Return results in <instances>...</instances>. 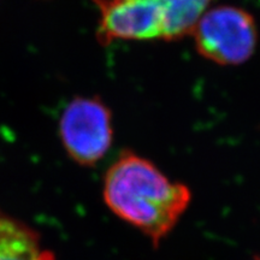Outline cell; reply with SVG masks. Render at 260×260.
<instances>
[{"label":"cell","mask_w":260,"mask_h":260,"mask_svg":"<svg viewBox=\"0 0 260 260\" xmlns=\"http://www.w3.org/2000/svg\"><path fill=\"white\" fill-rule=\"evenodd\" d=\"M105 204L157 247L176 226L189 206L191 193L171 182L148 159L125 151L109 168L104 180Z\"/></svg>","instance_id":"obj_1"},{"label":"cell","mask_w":260,"mask_h":260,"mask_svg":"<svg viewBox=\"0 0 260 260\" xmlns=\"http://www.w3.org/2000/svg\"><path fill=\"white\" fill-rule=\"evenodd\" d=\"M212 0H94L100 10L98 39L174 41L189 35Z\"/></svg>","instance_id":"obj_2"},{"label":"cell","mask_w":260,"mask_h":260,"mask_svg":"<svg viewBox=\"0 0 260 260\" xmlns=\"http://www.w3.org/2000/svg\"><path fill=\"white\" fill-rule=\"evenodd\" d=\"M190 34L201 56L219 65L245 63L252 57L258 41L253 16L235 6L206 10Z\"/></svg>","instance_id":"obj_3"},{"label":"cell","mask_w":260,"mask_h":260,"mask_svg":"<svg viewBox=\"0 0 260 260\" xmlns=\"http://www.w3.org/2000/svg\"><path fill=\"white\" fill-rule=\"evenodd\" d=\"M112 135L111 112L99 98H75L61 113L60 141L68 155L82 167L102 160L111 147Z\"/></svg>","instance_id":"obj_4"},{"label":"cell","mask_w":260,"mask_h":260,"mask_svg":"<svg viewBox=\"0 0 260 260\" xmlns=\"http://www.w3.org/2000/svg\"><path fill=\"white\" fill-rule=\"evenodd\" d=\"M0 260H54L39 234L14 217L0 214Z\"/></svg>","instance_id":"obj_5"},{"label":"cell","mask_w":260,"mask_h":260,"mask_svg":"<svg viewBox=\"0 0 260 260\" xmlns=\"http://www.w3.org/2000/svg\"><path fill=\"white\" fill-rule=\"evenodd\" d=\"M256 260H260V258H259V259H256Z\"/></svg>","instance_id":"obj_6"}]
</instances>
